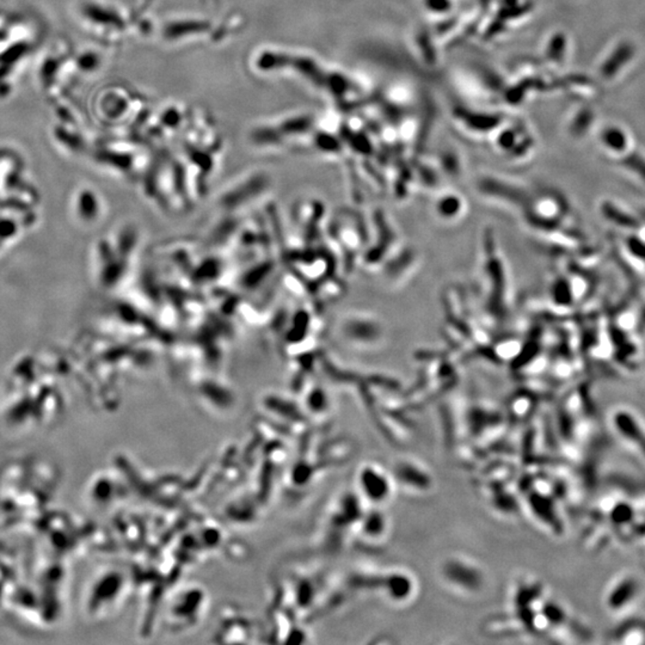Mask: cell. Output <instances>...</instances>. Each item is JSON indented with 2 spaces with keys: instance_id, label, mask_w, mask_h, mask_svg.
Wrapping results in <instances>:
<instances>
[{
  "instance_id": "obj_1",
  "label": "cell",
  "mask_w": 645,
  "mask_h": 645,
  "mask_svg": "<svg viewBox=\"0 0 645 645\" xmlns=\"http://www.w3.org/2000/svg\"><path fill=\"white\" fill-rule=\"evenodd\" d=\"M613 423L618 433L632 443L645 458V430L636 417L629 411H618L613 417Z\"/></svg>"
},
{
  "instance_id": "obj_3",
  "label": "cell",
  "mask_w": 645,
  "mask_h": 645,
  "mask_svg": "<svg viewBox=\"0 0 645 645\" xmlns=\"http://www.w3.org/2000/svg\"><path fill=\"white\" fill-rule=\"evenodd\" d=\"M638 593V583L633 578H624L613 587L607 596V605L613 611H619L631 602Z\"/></svg>"
},
{
  "instance_id": "obj_5",
  "label": "cell",
  "mask_w": 645,
  "mask_h": 645,
  "mask_svg": "<svg viewBox=\"0 0 645 645\" xmlns=\"http://www.w3.org/2000/svg\"><path fill=\"white\" fill-rule=\"evenodd\" d=\"M635 509L631 504L626 502L618 503L611 511V520L613 524L618 526H625L631 524L635 519Z\"/></svg>"
},
{
  "instance_id": "obj_2",
  "label": "cell",
  "mask_w": 645,
  "mask_h": 645,
  "mask_svg": "<svg viewBox=\"0 0 645 645\" xmlns=\"http://www.w3.org/2000/svg\"><path fill=\"white\" fill-rule=\"evenodd\" d=\"M361 482L367 496L377 502L386 500L391 491V483L385 472L375 467L367 469L364 472L362 471Z\"/></svg>"
},
{
  "instance_id": "obj_4",
  "label": "cell",
  "mask_w": 645,
  "mask_h": 645,
  "mask_svg": "<svg viewBox=\"0 0 645 645\" xmlns=\"http://www.w3.org/2000/svg\"><path fill=\"white\" fill-rule=\"evenodd\" d=\"M435 211L438 217L441 219L456 220L458 218L461 217V213H462L460 196L458 198L456 195H452V194L438 196L435 202Z\"/></svg>"
}]
</instances>
